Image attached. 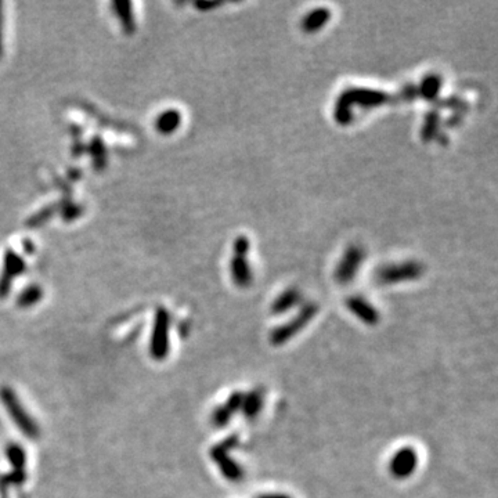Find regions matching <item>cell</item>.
<instances>
[{"instance_id":"cell-13","label":"cell","mask_w":498,"mask_h":498,"mask_svg":"<svg viewBox=\"0 0 498 498\" xmlns=\"http://www.w3.org/2000/svg\"><path fill=\"white\" fill-rule=\"evenodd\" d=\"M441 83H443V79H441L440 75H437V73L427 75L422 79V82L420 83V86L417 88L418 89V96H421L422 99L427 100V101L436 100V97L440 93Z\"/></svg>"},{"instance_id":"cell-15","label":"cell","mask_w":498,"mask_h":498,"mask_svg":"<svg viewBox=\"0 0 498 498\" xmlns=\"http://www.w3.org/2000/svg\"><path fill=\"white\" fill-rule=\"evenodd\" d=\"M234 255H239V256H248L249 249H251V241L247 235H239L235 238L234 241Z\"/></svg>"},{"instance_id":"cell-8","label":"cell","mask_w":498,"mask_h":498,"mask_svg":"<svg viewBox=\"0 0 498 498\" xmlns=\"http://www.w3.org/2000/svg\"><path fill=\"white\" fill-rule=\"evenodd\" d=\"M242 398H244L242 392H239V391L232 392L225 404H220L215 408V411L212 414V424L216 428L227 427L230 424L232 417L241 411Z\"/></svg>"},{"instance_id":"cell-17","label":"cell","mask_w":498,"mask_h":498,"mask_svg":"<svg viewBox=\"0 0 498 498\" xmlns=\"http://www.w3.org/2000/svg\"><path fill=\"white\" fill-rule=\"evenodd\" d=\"M256 498H292L288 494H284V493H265V494H261Z\"/></svg>"},{"instance_id":"cell-2","label":"cell","mask_w":498,"mask_h":498,"mask_svg":"<svg viewBox=\"0 0 498 498\" xmlns=\"http://www.w3.org/2000/svg\"><path fill=\"white\" fill-rule=\"evenodd\" d=\"M238 444H239L238 434H232L226 437L223 441L213 446L211 450L212 461L218 465L222 475L232 483H238L245 478V470L242 469V466L230 456V453L235 447H238Z\"/></svg>"},{"instance_id":"cell-1","label":"cell","mask_w":498,"mask_h":498,"mask_svg":"<svg viewBox=\"0 0 498 498\" xmlns=\"http://www.w3.org/2000/svg\"><path fill=\"white\" fill-rule=\"evenodd\" d=\"M317 313H319L317 303L314 302L304 303L290 321L273 328V331L270 332V336H268L270 343L277 348L287 345L291 339H294L312 323V320L316 317Z\"/></svg>"},{"instance_id":"cell-6","label":"cell","mask_w":498,"mask_h":498,"mask_svg":"<svg viewBox=\"0 0 498 498\" xmlns=\"http://www.w3.org/2000/svg\"><path fill=\"white\" fill-rule=\"evenodd\" d=\"M418 468V453L413 447H401L389 463V472L398 480H405L414 475Z\"/></svg>"},{"instance_id":"cell-12","label":"cell","mask_w":498,"mask_h":498,"mask_svg":"<svg viewBox=\"0 0 498 498\" xmlns=\"http://www.w3.org/2000/svg\"><path fill=\"white\" fill-rule=\"evenodd\" d=\"M302 302V294L297 288H288L284 292H281L274 302L271 303V313L275 316H281L297 307Z\"/></svg>"},{"instance_id":"cell-10","label":"cell","mask_w":498,"mask_h":498,"mask_svg":"<svg viewBox=\"0 0 498 498\" xmlns=\"http://www.w3.org/2000/svg\"><path fill=\"white\" fill-rule=\"evenodd\" d=\"M230 275L234 284L239 288H248L252 284L254 274L248 262V256H232L230 261Z\"/></svg>"},{"instance_id":"cell-7","label":"cell","mask_w":498,"mask_h":498,"mask_svg":"<svg viewBox=\"0 0 498 498\" xmlns=\"http://www.w3.org/2000/svg\"><path fill=\"white\" fill-rule=\"evenodd\" d=\"M345 303H346L348 310L355 317H357L365 326L375 327L379 324L381 314H379L378 309L367 299L360 297V295H352L346 299Z\"/></svg>"},{"instance_id":"cell-18","label":"cell","mask_w":498,"mask_h":498,"mask_svg":"<svg viewBox=\"0 0 498 498\" xmlns=\"http://www.w3.org/2000/svg\"><path fill=\"white\" fill-rule=\"evenodd\" d=\"M199 8H213V7H219L220 3H211V1H201V3H197L196 4Z\"/></svg>"},{"instance_id":"cell-9","label":"cell","mask_w":498,"mask_h":498,"mask_svg":"<svg viewBox=\"0 0 498 498\" xmlns=\"http://www.w3.org/2000/svg\"><path fill=\"white\" fill-rule=\"evenodd\" d=\"M265 407V391L263 388H255L248 393H244L241 413L248 421L256 420Z\"/></svg>"},{"instance_id":"cell-16","label":"cell","mask_w":498,"mask_h":498,"mask_svg":"<svg viewBox=\"0 0 498 498\" xmlns=\"http://www.w3.org/2000/svg\"><path fill=\"white\" fill-rule=\"evenodd\" d=\"M401 96H403V99L405 100V101H413V100L418 96V89H417V86H413V85H411V86H407L405 89H403Z\"/></svg>"},{"instance_id":"cell-4","label":"cell","mask_w":498,"mask_h":498,"mask_svg":"<svg viewBox=\"0 0 498 498\" xmlns=\"http://www.w3.org/2000/svg\"><path fill=\"white\" fill-rule=\"evenodd\" d=\"M364 249L360 245H349L342 254V258L335 268V281L340 285L350 284L356 278L360 267L364 262Z\"/></svg>"},{"instance_id":"cell-11","label":"cell","mask_w":498,"mask_h":498,"mask_svg":"<svg viewBox=\"0 0 498 498\" xmlns=\"http://www.w3.org/2000/svg\"><path fill=\"white\" fill-rule=\"evenodd\" d=\"M331 17V10L328 7H316L303 17L302 30L306 33L317 32L328 24Z\"/></svg>"},{"instance_id":"cell-5","label":"cell","mask_w":498,"mask_h":498,"mask_svg":"<svg viewBox=\"0 0 498 498\" xmlns=\"http://www.w3.org/2000/svg\"><path fill=\"white\" fill-rule=\"evenodd\" d=\"M339 99L343 100L352 109L355 107L368 109V108H375L391 102L392 96L384 90H377V89L349 88L339 95Z\"/></svg>"},{"instance_id":"cell-14","label":"cell","mask_w":498,"mask_h":498,"mask_svg":"<svg viewBox=\"0 0 498 498\" xmlns=\"http://www.w3.org/2000/svg\"><path fill=\"white\" fill-rule=\"evenodd\" d=\"M439 128H440V115L437 111L432 109L425 117V124L421 131L422 140L431 141L432 138H434L439 134Z\"/></svg>"},{"instance_id":"cell-3","label":"cell","mask_w":498,"mask_h":498,"mask_svg":"<svg viewBox=\"0 0 498 498\" xmlns=\"http://www.w3.org/2000/svg\"><path fill=\"white\" fill-rule=\"evenodd\" d=\"M425 267L417 261H404L400 263L382 266L375 271V280L382 285H393L407 281H415L422 277Z\"/></svg>"}]
</instances>
